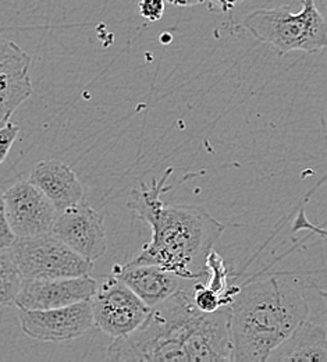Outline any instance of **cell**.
Instances as JSON below:
<instances>
[{"mask_svg":"<svg viewBox=\"0 0 327 362\" xmlns=\"http://www.w3.org/2000/svg\"><path fill=\"white\" fill-rule=\"evenodd\" d=\"M266 361L327 362L326 329L307 319L269 354Z\"/></svg>","mask_w":327,"mask_h":362,"instance_id":"5bb4252c","label":"cell"},{"mask_svg":"<svg viewBox=\"0 0 327 362\" xmlns=\"http://www.w3.org/2000/svg\"><path fill=\"white\" fill-rule=\"evenodd\" d=\"M140 14L149 21H159L165 14V0H141Z\"/></svg>","mask_w":327,"mask_h":362,"instance_id":"d6986e66","label":"cell"},{"mask_svg":"<svg viewBox=\"0 0 327 362\" xmlns=\"http://www.w3.org/2000/svg\"><path fill=\"white\" fill-rule=\"evenodd\" d=\"M205 267L209 277L205 284L216 293L233 300L234 294L238 291L239 287L229 284V272L225 259L215 250H212L206 257Z\"/></svg>","mask_w":327,"mask_h":362,"instance_id":"2e32d148","label":"cell"},{"mask_svg":"<svg viewBox=\"0 0 327 362\" xmlns=\"http://www.w3.org/2000/svg\"><path fill=\"white\" fill-rule=\"evenodd\" d=\"M8 226L16 237L50 233L57 209L47 195L30 181H18L3 192Z\"/></svg>","mask_w":327,"mask_h":362,"instance_id":"9c48e42d","label":"cell"},{"mask_svg":"<svg viewBox=\"0 0 327 362\" xmlns=\"http://www.w3.org/2000/svg\"><path fill=\"white\" fill-rule=\"evenodd\" d=\"M10 250L23 279L74 277L90 274L94 268L50 233L16 237Z\"/></svg>","mask_w":327,"mask_h":362,"instance_id":"5b68a950","label":"cell"},{"mask_svg":"<svg viewBox=\"0 0 327 362\" xmlns=\"http://www.w3.org/2000/svg\"><path fill=\"white\" fill-rule=\"evenodd\" d=\"M31 56L21 50L0 66V127L32 95Z\"/></svg>","mask_w":327,"mask_h":362,"instance_id":"4fadbf2b","label":"cell"},{"mask_svg":"<svg viewBox=\"0 0 327 362\" xmlns=\"http://www.w3.org/2000/svg\"><path fill=\"white\" fill-rule=\"evenodd\" d=\"M18 134H20V127L11 122L0 127V165L6 160Z\"/></svg>","mask_w":327,"mask_h":362,"instance_id":"ac0fdd59","label":"cell"},{"mask_svg":"<svg viewBox=\"0 0 327 362\" xmlns=\"http://www.w3.org/2000/svg\"><path fill=\"white\" fill-rule=\"evenodd\" d=\"M14 240H16V235L8 226V222H7V218H6L3 192L0 191V250L10 248L13 245Z\"/></svg>","mask_w":327,"mask_h":362,"instance_id":"ffe728a7","label":"cell"},{"mask_svg":"<svg viewBox=\"0 0 327 362\" xmlns=\"http://www.w3.org/2000/svg\"><path fill=\"white\" fill-rule=\"evenodd\" d=\"M201 313L192 301L191 288H180L152 307L140 326L113 340L107 361L189 362V350Z\"/></svg>","mask_w":327,"mask_h":362,"instance_id":"3957f363","label":"cell"},{"mask_svg":"<svg viewBox=\"0 0 327 362\" xmlns=\"http://www.w3.org/2000/svg\"><path fill=\"white\" fill-rule=\"evenodd\" d=\"M309 313L301 288L284 277L245 283L230 304L233 361H266Z\"/></svg>","mask_w":327,"mask_h":362,"instance_id":"7a4b0ae2","label":"cell"},{"mask_svg":"<svg viewBox=\"0 0 327 362\" xmlns=\"http://www.w3.org/2000/svg\"><path fill=\"white\" fill-rule=\"evenodd\" d=\"M23 276L14 262L10 248L0 250V308L16 307Z\"/></svg>","mask_w":327,"mask_h":362,"instance_id":"9a60e30c","label":"cell"},{"mask_svg":"<svg viewBox=\"0 0 327 362\" xmlns=\"http://www.w3.org/2000/svg\"><path fill=\"white\" fill-rule=\"evenodd\" d=\"M91 307L94 325L113 339L134 332L150 311L141 298L113 274L97 284L91 298Z\"/></svg>","mask_w":327,"mask_h":362,"instance_id":"8992f818","label":"cell"},{"mask_svg":"<svg viewBox=\"0 0 327 362\" xmlns=\"http://www.w3.org/2000/svg\"><path fill=\"white\" fill-rule=\"evenodd\" d=\"M50 234L93 264L107 251L103 216L85 199L59 211Z\"/></svg>","mask_w":327,"mask_h":362,"instance_id":"52a82bcc","label":"cell"},{"mask_svg":"<svg viewBox=\"0 0 327 362\" xmlns=\"http://www.w3.org/2000/svg\"><path fill=\"white\" fill-rule=\"evenodd\" d=\"M176 7H194L205 3V0H166Z\"/></svg>","mask_w":327,"mask_h":362,"instance_id":"603a6c76","label":"cell"},{"mask_svg":"<svg viewBox=\"0 0 327 362\" xmlns=\"http://www.w3.org/2000/svg\"><path fill=\"white\" fill-rule=\"evenodd\" d=\"M25 336L49 343H67L85 334L94 325L91 300L52 310H20Z\"/></svg>","mask_w":327,"mask_h":362,"instance_id":"ba28073f","label":"cell"},{"mask_svg":"<svg viewBox=\"0 0 327 362\" xmlns=\"http://www.w3.org/2000/svg\"><path fill=\"white\" fill-rule=\"evenodd\" d=\"M113 276L121 280L149 308L186 287V280L156 265L123 264L113 267Z\"/></svg>","mask_w":327,"mask_h":362,"instance_id":"8fae6325","label":"cell"},{"mask_svg":"<svg viewBox=\"0 0 327 362\" xmlns=\"http://www.w3.org/2000/svg\"><path fill=\"white\" fill-rule=\"evenodd\" d=\"M191 297L194 305L201 313H215L216 310L232 304L230 298L216 293L215 290L208 287L205 283H201L199 280H196V283L192 286Z\"/></svg>","mask_w":327,"mask_h":362,"instance_id":"e0dca14e","label":"cell"},{"mask_svg":"<svg viewBox=\"0 0 327 362\" xmlns=\"http://www.w3.org/2000/svg\"><path fill=\"white\" fill-rule=\"evenodd\" d=\"M21 50L23 49L16 42L0 37V66L7 60H10L11 57H14L16 54H18Z\"/></svg>","mask_w":327,"mask_h":362,"instance_id":"44dd1931","label":"cell"},{"mask_svg":"<svg viewBox=\"0 0 327 362\" xmlns=\"http://www.w3.org/2000/svg\"><path fill=\"white\" fill-rule=\"evenodd\" d=\"M242 25L254 38L275 46L281 54L292 50L321 52L327 46V24L315 0H302L298 13L290 6L259 8L249 13Z\"/></svg>","mask_w":327,"mask_h":362,"instance_id":"277c9868","label":"cell"},{"mask_svg":"<svg viewBox=\"0 0 327 362\" xmlns=\"http://www.w3.org/2000/svg\"><path fill=\"white\" fill-rule=\"evenodd\" d=\"M97 283L91 274L59 279H23L18 310H52L91 300Z\"/></svg>","mask_w":327,"mask_h":362,"instance_id":"30bf717a","label":"cell"},{"mask_svg":"<svg viewBox=\"0 0 327 362\" xmlns=\"http://www.w3.org/2000/svg\"><path fill=\"white\" fill-rule=\"evenodd\" d=\"M28 181L47 195L57 212L80 202L85 195L76 172L60 160L38 162Z\"/></svg>","mask_w":327,"mask_h":362,"instance_id":"7c38bea8","label":"cell"},{"mask_svg":"<svg viewBox=\"0 0 327 362\" xmlns=\"http://www.w3.org/2000/svg\"><path fill=\"white\" fill-rule=\"evenodd\" d=\"M172 172L131 192L129 208L149 225L150 240L130 264L156 265L189 281L201 280L208 276L206 257L226 226L202 206L165 204L160 195Z\"/></svg>","mask_w":327,"mask_h":362,"instance_id":"6da1fadb","label":"cell"},{"mask_svg":"<svg viewBox=\"0 0 327 362\" xmlns=\"http://www.w3.org/2000/svg\"><path fill=\"white\" fill-rule=\"evenodd\" d=\"M206 1V0H205ZM218 3V6L222 8V11H230L238 4H241L244 0H213Z\"/></svg>","mask_w":327,"mask_h":362,"instance_id":"7402d4cb","label":"cell"}]
</instances>
